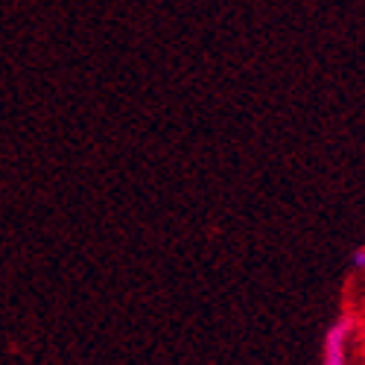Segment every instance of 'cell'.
<instances>
[{"label": "cell", "mask_w": 365, "mask_h": 365, "mask_svg": "<svg viewBox=\"0 0 365 365\" xmlns=\"http://www.w3.org/2000/svg\"><path fill=\"white\" fill-rule=\"evenodd\" d=\"M351 269L356 272V275H365V249H359V252L351 255Z\"/></svg>", "instance_id": "7a4b0ae2"}, {"label": "cell", "mask_w": 365, "mask_h": 365, "mask_svg": "<svg viewBox=\"0 0 365 365\" xmlns=\"http://www.w3.org/2000/svg\"><path fill=\"white\" fill-rule=\"evenodd\" d=\"M356 348L365 356V316H356Z\"/></svg>", "instance_id": "3957f363"}, {"label": "cell", "mask_w": 365, "mask_h": 365, "mask_svg": "<svg viewBox=\"0 0 365 365\" xmlns=\"http://www.w3.org/2000/svg\"><path fill=\"white\" fill-rule=\"evenodd\" d=\"M356 351V316L342 313L333 319L322 342V365H354Z\"/></svg>", "instance_id": "6da1fadb"}]
</instances>
